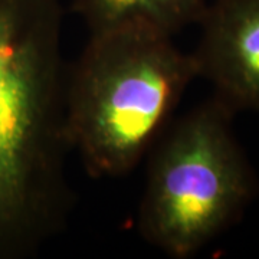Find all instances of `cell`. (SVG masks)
<instances>
[{
	"instance_id": "obj_1",
	"label": "cell",
	"mask_w": 259,
	"mask_h": 259,
	"mask_svg": "<svg viewBox=\"0 0 259 259\" xmlns=\"http://www.w3.org/2000/svg\"><path fill=\"white\" fill-rule=\"evenodd\" d=\"M62 28L58 0H0V259L36 256L74 212Z\"/></svg>"
},
{
	"instance_id": "obj_2",
	"label": "cell",
	"mask_w": 259,
	"mask_h": 259,
	"mask_svg": "<svg viewBox=\"0 0 259 259\" xmlns=\"http://www.w3.org/2000/svg\"><path fill=\"white\" fill-rule=\"evenodd\" d=\"M197 78L173 37L130 28L90 33L66 75V130L87 175H130L175 120Z\"/></svg>"
},
{
	"instance_id": "obj_3",
	"label": "cell",
	"mask_w": 259,
	"mask_h": 259,
	"mask_svg": "<svg viewBox=\"0 0 259 259\" xmlns=\"http://www.w3.org/2000/svg\"><path fill=\"white\" fill-rule=\"evenodd\" d=\"M235 115L212 95L171 121L150 150L136 225L144 242L168 258L194 256L258 197Z\"/></svg>"
},
{
	"instance_id": "obj_4",
	"label": "cell",
	"mask_w": 259,
	"mask_h": 259,
	"mask_svg": "<svg viewBox=\"0 0 259 259\" xmlns=\"http://www.w3.org/2000/svg\"><path fill=\"white\" fill-rule=\"evenodd\" d=\"M199 26L197 78L235 114L259 112V0H214Z\"/></svg>"
},
{
	"instance_id": "obj_5",
	"label": "cell",
	"mask_w": 259,
	"mask_h": 259,
	"mask_svg": "<svg viewBox=\"0 0 259 259\" xmlns=\"http://www.w3.org/2000/svg\"><path fill=\"white\" fill-rule=\"evenodd\" d=\"M90 33L141 28L175 36L203 19L206 0H74Z\"/></svg>"
}]
</instances>
